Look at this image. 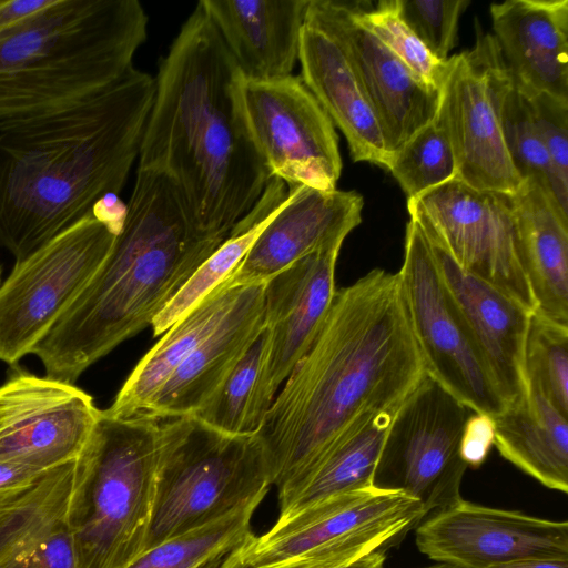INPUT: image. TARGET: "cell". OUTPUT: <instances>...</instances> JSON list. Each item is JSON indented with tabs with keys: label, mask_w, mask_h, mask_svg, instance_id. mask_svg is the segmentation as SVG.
Here are the masks:
<instances>
[{
	"label": "cell",
	"mask_w": 568,
	"mask_h": 568,
	"mask_svg": "<svg viewBox=\"0 0 568 568\" xmlns=\"http://www.w3.org/2000/svg\"><path fill=\"white\" fill-rule=\"evenodd\" d=\"M427 375L400 277L374 268L336 290L256 434L278 499L344 438L399 408Z\"/></svg>",
	"instance_id": "6da1fadb"
},
{
	"label": "cell",
	"mask_w": 568,
	"mask_h": 568,
	"mask_svg": "<svg viewBox=\"0 0 568 568\" xmlns=\"http://www.w3.org/2000/svg\"><path fill=\"white\" fill-rule=\"evenodd\" d=\"M240 70L197 2L160 60L138 169L173 183L195 226L226 239L270 180L245 126Z\"/></svg>",
	"instance_id": "7a4b0ae2"
},
{
	"label": "cell",
	"mask_w": 568,
	"mask_h": 568,
	"mask_svg": "<svg viewBox=\"0 0 568 568\" xmlns=\"http://www.w3.org/2000/svg\"><path fill=\"white\" fill-rule=\"evenodd\" d=\"M153 95L154 79L133 67L92 98L0 121V245L16 262L121 192Z\"/></svg>",
	"instance_id": "3957f363"
},
{
	"label": "cell",
	"mask_w": 568,
	"mask_h": 568,
	"mask_svg": "<svg viewBox=\"0 0 568 568\" xmlns=\"http://www.w3.org/2000/svg\"><path fill=\"white\" fill-rule=\"evenodd\" d=\"M224 240L199 231L171 181L138 169L109 256L31 352L45 376L74 384L97 361L151 327Z\"/></svg>",
	"instance_id": "277c9868"
},
{
	"label": "cell",
	"mask_w": 568,
	"mask_h": 568,
	"mask_svg": "<svg viewBox=\"0 0 568 568\" xmlns=\"http://www.w3.org/2000/svg\"><path fill=\"white\" fill-rule=\"evenodd\" d=\"M138 0H52L0 30V121L64 109L111 88L148 37Z\"/></svg>",
	"instance_id": "5b68a950"
},
{
	"label": "cell",
	"mask_w": 568,
	"mask_h": 568,
	"mask_svg": "<svg viewBox=\"0 0 568 568\" xmlns=\"http://www.w3.org/2000/svg\"><path fill=\"white\" fill-rule=\"evenodd\" d=\"M159 419L101 410L77 457L67 523L78 568H125L145 550L154 495Z\"/></svg>",
	"instance_id": "8992f818"
},
{
	"label": "cell",
	"mask_w": 568,
	"mask_h": 568,
	"mask_svg": "<svg viewBox=\"0 0 568 568\" xmlns=\"http://www.w3.org/2000/svg\"><path fill=\"white\" fill-rule=\"evenodd\" d=\"M270 486V460L257 435L225 434L193 416L161 420L145 550L240 507L261 504Z\"/></svg>",
	"instance_id": "52a82bcc"
},
{
	"label": "cell",
	"mask_w": 568,
	"mask_h": 568,
	"mask_svg": "<svg viewBox=\"0 0 568 568\" xmlns=\"http://www.w3.org/2000/svg\"><path fill=\"white\" fill-rule=\"evenodd\" d=\"M426 516L418 499L372 486L275 521L242 556L254 568H338L399 542Z\"/></svg>",
	"instance_id": "ba28073f"
},
{
	"label": "cell",
	"mask_w": 568,
	"mask_h": 568,
	"mask_svg": "<svg viewBox=\"0 0 568 568\" xmlns=\"http://www.w3.org/2000/svg\"><path fill=\"white\" fill-rule=\"evenodd\" d=\"M123 220L92 211L31 255L0 285V361L13 367L43 338L109 256Z\"/></svg>",
	"instance_id": "9c48e42d"
},
{
	"label": "cell",
	"mask_w": 568,
	"mask_h": 568,
	"mask_svg": "<svg viewBox=\"0 0 568 568\" xmlns=\"http://www.w3.org/2000/svg\"><path fill=\"white\" fill-rule=\"evenodd\" d=\"M448 59L436 120L456 159V179L480 191L514 194L523 180L504 140L503 108L514 84L491 33Z\"/></svg>",
	"instance_id": "30bf717a"
},
{
	"label": "cell",
	"mask_w": 568,
	"mask_h": 568,
	"mask_svg": "<svg viewBox=\"0 0 568 568\" xmlns=\"http://www.w3.org/2000/svg\"><path fill=\"white\" fill-rule=\"evenodd\" d=\"M468 408L426 375L396 410L373 475L378 489L418 499L426 514L462 498L460 444Z\"/></svg>",
	"instance_id": "8fae6325"
},
{
	"label": "cell",
	"mask_w": 568,
	"mask_h": 568,
	"mask_svg": "<svg viewBox=\"0 0 568 568\" xmlns=\"http://www.w3.org/2000/svg\"><path fill=\"white\" fill-rule=\"evenodd\" d=\"M409 216L466 273L536 311L519 251L513 194L453 179L407 200Z\"/></svg>",
	"instance_id": "7c38bea8"
},
{
	"label": "cell",
	"mask_w": 568,
	"mask_h": 568,
	"mask_svg": "<svg viewBox=\"0 0 568 568\" xmlns=\"http://www.w3.org/2000/svg\"><path fill=\"white\" fill-rule=\"evenodd\" d=\"M398 274L427 375L469 410L501 414L507 405L440 276L426 234L412 217Z\"/></svg>",
	"instance_id": "4fadbf2b"
},
{
	"label": "cell",
	"mask_w": 568,
	"mask_h": 568,
	"mask_svg": "<svg viewBox=\"0 0 568 568\" xmlns=\"http://www.w3.org/2000/svg\"><path fill=\"white\" fill-rule=\"evenodd\" d=\"M247 133L270 176L332 191L342 172L335 126L301 77L239 80Z\"/></svg>",
	"instance_id": "5bb4252c"
},
{
	"label": "cell",
	"mask_w": 568,
	"mask_h": 568,
	"mask_svg": "<svg viewBox=\"0 0 568 568\" xmlns=\"http://www.w3.org/2000/svg\"><path fill=\"white\" fill-rule=\"evenodd\" d=\"M100 414L74 384L13 366L0 385V463L48 470L75 459Z\"/></svg>",
	"instance_id": "9a60e30c"
},
{
	"label": "cell",
	"mask_w": 568,
	"mask_h": 568,
	"mask_svg": "<svg viewBox=\"0 0 568 568\" xmlns=\"http://www.w3.org/2000/svg\"><path fill=\"white\" fill-rule=\"evenodd\" d=\"M419 551L460 568H488L523 558L568 560V523L460 499L416 528Z\"/></svg>",
	"instance_id": "2e32d148"
},
{
	"label": "cell",
	"mask_w": 568,
	"mask_h": 568,
	"mask_svg": "<svg viewBox=\"0 0 568 568\" xmlns=\"http://www.w3.org/2000/svg\"><path fill=\"white\" fill-rule=\"evenodd\" d=\"M314 1L354 64L389 158L435 120L440 90L424 82L357 20L356 1Z\"/></svg>",
	"instance_id": "e0dca14e"
},
{
	"label": "cell",
	"mask_w": 568,
	"mask_h": 568,
	"mask_svg": "<svg viewBox=\"0 0 568 568\" xmlns=\"http://www.w3.org/2000/svg\"><path fill=\"white\" fill-rule=\"evenodd\" d=\"M363 206V196L355 191L288 187L286 197L221 286L265 283L296 261L333 244H343L362 222Z\"/></svg>",
	"instance_id": "ac0fdd59"
},
{
	"label": "cell",
	"mask_w": 568,
	"mask_h": 568,
	"mask_svg": "<svg viewBox=\"0 0 568 568\" xmlns=\"http://www.w3.org/2000/svg\"><path fill=\"white\" fill-rule=\"evenodd\" d=\"M301 79L344 134L355 162L384 166L383 132L354 64L338 36L308 1L301 30Z\"/></svg>",
	"instance_id": "d6986e66"
},
{
	"label": "cell",
	"mask_w": 568,
	"mask_h": 568,
	"mask_svg": "<svg viewBox=\"0 0 568 568\" xmlns=\"http://www.w3.org/2000/svg\"><path fill=\"white\" fill-rule=\"evenodd\" d=\"M342 243L287 266L264 285V325L268 333L266 385L275 398L307 352L331 307Z\"/></svg>",
	"instance_id": "ffe728a7"
},
{
	"label": "cell",
	"mask_w": 568,
	"mask_h": 568,
	"mask_svg": "<svg viewBox=\"0 0 568 568\" xmlns=\"http://www.w3.org/2000/svg\"><path fill=\"white\" fill-rule=\"evenodd\" d=\"M428 241L440 276L468 325L504 402L507 407L516 405L528 395L525 347L532 313L463 271L439 244Z\"/></svg>",
	"instance_id": "44dd1931"
},
{
	"label": "cell",
	"mask_w": 568,
	"mask_h": 568,
	"mask_svg": "<svg viewBox=\"0 0 568 568\" xmlns=\"http://www.w3.org/2000/svg\"><path fill=\"white\" fill-rule=\"evenodd\" d=\"M490 17L514 88L568 100V0H507Z\"/></svg>",
	"instance_id": "7402d4cb"
},
{
	"label": "cell",
	"mask_w": 568,
	"mask_h": 568,
	"mask_svg": "<svg viewBox=\"0 0 568 568\" xmlns=\"http://www.w3.org/2000/svg\"><path fill=\"white\" fill-rule=\"evenodd\" d=\"M310 0H201L240 73L251 80L292 74Z\"/></svg>",
	"instance_id": "603a6c76"
},
{
	"label": "cell",
	"mask_w": 568,
	"mask_h": 568,
	"mask_svg": "<svg viewBox=\"0 0 568 568\" xmlns=\"http://www.w3.org/2000/svg\"><path fill=\"white\" fill-rule=\"evenodd\" d=\"M264 285H243L230 313L173 372L144 415L164 420L201 407L263 329Z\"/></svg>",
	"instance_id": "cb8c5ba5"
},
{
	"label": "cell",
	"mask_w": 568,
	"mask_h": 568,
	"mask_svg": "<svg viewBox=\"0 0 568 568\" xmlns=\"http://www.w3.org/2000/svg\"><path fill=\"white\" fill-rule=\"evenodd\" d=\"M513 201L535 313L568 326V215L531 181H523Z\"/></svg>",
	"instance_id": "d4e9b609"
},
{
	"label": "cell",
	"mask_w": 568,
	"mask_h": 568,
	"mask_svg": "<svg viewBox=\"0 0 568 568\" xmlns=\"http://www.w3.org/2000/svg\"><path fill=\"white\" fill-rule=\"evenodd\" d=\"M242 291L243 286L220 285L169 327L139 361L112 405L103 412L114 418L144 415L163 384L225 318Z\"/></svg>",
	"instance_id": "484cf974"
},
{
	"label": "cell",
	"mask_w": 568,
	"mask_h": 568,
	"mask_svg": "<svg viewBox=\"0 0 568 568\" xmlns=\"http://www.w3.org/2000/svg\"><path fill=\"white\" fill-rule=\"evenodd\" d=\"M494 446L549 489L568 493V417L537 389L493 417Z\"/></svg>",
	"instance_id": "4316f807"
},
{
	"label": "cell",
	"mask_w": 568,
	"mask_h": 568,
	"mask_svg": "<svg viewBox=\"0 0 568 568\" xmlns=\"http://www.w3.org/2000/svg\"><path fill=\"white\" fill-rule=\"evenodd\" d=\"M395 413L377 414L341 440L304 480L278 499L276 521L328 498L372 487L379 452Z\"/></svg>",
	"instance_id": "83f0119b"
},
{
	"label": "cell",
	"mask_w": 568,
	"mask_h": 568,
	"mask_svg": "<svg viewBox=\"0 0 568 568\" xmlns=\"http://www.w3.org/2000/svg\"><path fill=\"white\" fill-rule=\"evenodd\" d=\"M268 333L264 325L221 384L191 416L230 435H256L274 400L266 385Z\"/></svg>",
	"instance_id": "f1b7e54d"
},
{
	"label": "cell",
	"mask_w": 568,
	"mask_h": 568,
	"mask_svg": "<svg viewBox=\"0 0 568 568\" xmlns=\"http://www.w3.org/2000/svg\"><path fill=\"white\" fill-rule=\"evenodd\" d=\"M77 458L47 470L22 496L0 509V565L67 524Z\"/></svg>",
	"instance_id": "f546056e"
},
{
	"label": "cell",
	"mask_w": 568,
	"mask_h": 568,
	"mask_svg": "<svg viewBox=\"0 0 568 568\" xmlns=\"http://www.w3.org/2000/svg\"><path fill=\"white\" fill-rule=\"evenodd\" d=\"M258 505L240 507L171 537L145 550L125 568H217L254 535L251 521Z\"/></svg>",
	"instance_id": "4dcf8cb0"
},
{
	"label": "cell",
	"mask_w": 568,
	"mask_h": 568,
	"mask_svg": "<svg viewBox=\"0 0 568 568\" xmlns=\"http://www.w3.org/2000/svg\"><path fill=\"white\" fill-rule=\"evenodd\" d=\"M276 207L271 212L252 211L233 226L227 237L201 263L154 317L151 324L153 336L162 335L233 273L268 223Z\"/></svg>",
	"instance_id": "1f68e13d"
},
{
	"label": "cell",
	"mask_w": 568,
	"mask_h": 568,
	"mask_svg": "<svg viewBox=\"0 0 568 568\" xmlns=\"http://www.w3.org/2000/svg\"><path fill=\"white\" fill-rule=\"evenodd\" d=\"M501 122L506 148L520 179L539 185L568 215V191L556 176L528 100L514 87L505 100Z\"/></svg>",
	"instance_id": "d6a6232c"
},
{
	"label": "cell",
	"mask_w": 568,
	"mask_h": 568,
	"mask_svg": "<svg viewBox=\"0 0 568 568\" xmlns=\"http://www.w3.org/2000/svg\"><path fill=\"white\" fill-rule=\"evenodd\" d=\"M407 200L456 179V159L449 139L436 120L392 153L385 166Z\"/></svg>",
	"instance_id": "836d02e7"
},
{
	"label": "cell",
	"mask_w": 568,
	"mask_h": 568,
	"mask_svg": "<svg viewBox=\"0 0 568 568\" xmlns=\"http://www.w3.org/2000/svg\"><path fill=\"white\" fill-rule=\"evenodd\" d=\"M525 371L528 387L537 389L568 417V326L531 314Z\"/></svg>",
	"instance_id": "e575fe53"
},
{
	"label": "cell",
	"mask_w": 568,
	"mask_h": 568,
	"mask_svg": "<svg viewBox=\"0 0 568 568\" xmlns=\"http://www.w3.org/2000/svg\"><path fill=\"white\" fill-rule=\"evenodd\" d=\"M356 18L424 82L440 90L448 60H437L407 26L398 0H383L374 8L356 1Z\"/></svg>",
	"instance_id": "d590c367"
},
{
	"label": "cell",
	"mask_w": 568,
	"mask_h": 568,
	"mask_svg": "<svg viewBox=\"0 0 568 568\" xmlns=\"http://www.w3.org/2000/svg\"><path fill=\"white\" fill-rule=\"evenodd\" d=\"M402 18L429 52L446 62L469 0H398Z\"/></svg>",
	"instance_id": "8d00e7d4"
},
{
	"label": "cell",
	"mask_w": 568,
	"mask_h": 568,
	"mask_svg": "<svg viewBox=\"0 0 568 568\" xmlns=\"http://www.w3.org/2000/svg\"><path fill=\"white\" fill-rule=\"evenodd\" d=\"M526 99L556 176L568 191V100L548 93Z\"/></svg>",
	"instance_id": "74e56055"
},
{
	"label": "cell",
	"mask_w": 568,
	"mask_h": 568,
	"mask_svg": "<svg viewBox=\"0 0 568 568\" xmlns=\"http://www.w3.org/2000/svg\"><path fill=\"white\" fill-rule=\"evenodd\" d=\"M0 568H78L68 523L31 548L1 564Z\"/></svg>",
	"instance_id": "f35d334b"
},
{
	"label": "cell",
	"mask_w": 568,
	"mask_h": 568,
	"mask_svg": "<svg viewBox=\"0 0 568 568\" xmlns=\"http://www.w3.org/2000/svg\"><path fill=\"white\" fill-rule=\"evenodd\" d=\"M494 445L493 417L471 412L465 424L460 454L467 467L478 468Z\"/></svg>",
	"instance_id": "ab89813d"
},
{
	"label": "cell",
	"mask_w": 568,
	"mask_h": 568,
	"mask_svg": "<svg viewBox=\"0 0 568 568\" xmlns=\"http://www.w3.org/2000/svg\"><path fill=\"white\" fill-rule=\"evenodd\" d=\"M45 471L22 464L0 463V509L22 496Z\"/></svg>",
	"instance_id": "60d3db41"
},
{
	"label": "cell",
	"mask_w": 568,
	"mask_h": 568,
	"mask_svg": "<svg viewBox=\"0 0 568 568\" xmlns=\"http://www.w3.org/2000/svg\"><path fill=\"white\" fill-rule=\"evenodd\" d=\"M52 0H0V30L47 7Z\"/></svg>",
	"instance_id": "b9f144b4"
},
{
	"label": "cell",
	"mask_w": 568,
	"mask_h": 568,
	"mask_svg": "<svg viewBox=\"0 0 568 568\" xmlns=\"http://www.w3.org/2000/svg\"><path fill=\"white\" fill-rule=\"evenodd\" d=\"M488 568H568V560L523 558L500 562Z\"/></svg>",
	"instance_id": "7bdbcfd3"
},
{
	"label": "cell",
	"mask_w": 568,
	"mask_h": 568,
	"mask_svg": "<svg viewBox=\"0 0 568 568\" xmlns=\"http://www.w3.org/2000/svg\"><path fill=\"white\" fill-rule=\"evenodd\" d=\"M385 564V554L384 550L374 551L361 559L338 567V568H384Z\"/></svg>",
	"instance_id": "ee69618b"
},
{
	"label": "cell",
	"mask_w": 568,
	"mask_h": 568,
	"mask_svg": "<svg viewBox=\"0 0 568 568\" xmlns=\"http://www.w3.org/2000/svg\"><path fill=\"white\" fill-rule=\"evenodd\" d=\"M242 547L231 552L217 568H254L244 560Z\"/></svg>",
	"instance_id": "f6af8a7d"
},
{
	"label": "cell",
	"mask_w": 568,
	"mask_h": 568,
	"mask_svg": "<svg viewBox=\"0 0 568 568\" xmlns=\"http://www.w3.org/2000/svg\"><path fill=\"white\" fill-rule=\"evenodd\" d=\"M424 568H460V567L450 565V564H446V562H439L437 565H433V566L424 567Z\"/></svg>",
	"instance_id": "bcb514c9"
},
{
	"label": "cell",
	"mask_w": 568,
	"mask_h": 568,
	"mask_svg": "<svg viewBox=\"0 0 568 568\" xmlns=\"http://www.w3.org/2000/svg\"><path fill=\"white\" fill-rule=\"evenodd\" d=\"M0 280H1V268H0ZM0 285H1V283H0Z\"/></svg>",
	"instance_id": "7dc6e473"
}]
</instances>
